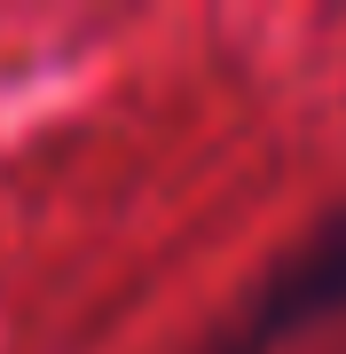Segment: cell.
Listing matches in <instances>:
<instances>
[{"label": "cell", "instance_id": "cell-1", "mask_svg": "<svg viewBox=\"0 0 346 354\" xmlns=\"http://www.w3.org/2000/svg\"><path fill=\"white\" fill-rule=\"evenodd\" d=\"M338 307H346V205L307 244H291V252L276 260V276L244 299V315L220 330L213 354H276L283 339L315 330L323 315H338Z\"/></svg>", "mask_w": 346, "mask_h": 354}]
</instances>
